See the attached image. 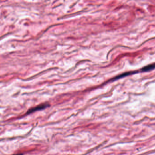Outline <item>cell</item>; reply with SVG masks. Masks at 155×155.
<instances>
[{"instance_id":"3","label":"cell","mask_w":155,"mask_h":155,"mask_svg":"<svg viewBox=\"0 0 155 155\" xmlns=\"http://www.w3.org/2000/svg\"><path fill=\"white\" fill-rule=\"evenodd\" d=\"M12 155H23V153H18V154H14Z\"/></svg>"},{"instance_id":"2","label":"cell","mask_w":155,"mask_h":155,"mask_svg":"<svg viewBox=\"0 0 155 155\" xmlns=\"http://www.w3.org/2000/svg\"><path fill=\"white\" fill-rule=\"evenodd\" d=\"M155 68V64H151L149 66H147L143 68L142 69V71H149V70H153V69Z\"/></svg>"},{"instance_id":"1","label":"cell","mask_w":155,"mask_h":155,"mask_svg":"<svg viewBox=\"0 0 155 155\" xmlns=\"http://www.w3.org/2000/svg\"><path fill=\"white\" fill-rule=\"evenodd\" d=\"M50 105H49V104H48V103H43V104H40V105L37 106L36 107H33V108L28 110V111L27 112V114H30L34 113V112H36V111L44 109L48 107Z\"/></svg>"}]
</instances>
